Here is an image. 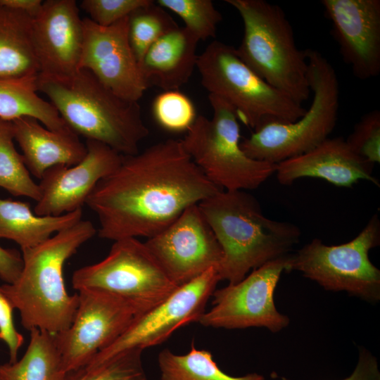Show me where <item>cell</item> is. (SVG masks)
Returning a JSON list of instances; mask_svg holds the SVG:
<instances>
[{"mask_svg":"<svg viewBox=\"0 0 380 380\" xmlns=\"http://www.w3.org/2000/svg\"><path fill=\"white\" fill-rule=\"evenodd\" d=\"M220 190L194 162L182 141L169 139L122 156L118 167L98 182L85 204L98 218L100 238L148 239L186 208Z\"/></svg>","mask_w":380,"mask_h":380,"instance_id":"1","label":"cell"},{"mask_svg":"<svg viewBox=\"0 0 380 380\" xmlns=\"http://www.w3.org/2000/svg\"><path fill=\"white\" fill-rule=\"evenodd\" d=\"M198 205L222 251L217 268L220 281L229 284L289 255L301 235L296 224L265 217L258 200L245 191L220 190Z\"/></svg>","mask_w":380,"mask_h":380,"instance_id":"2","label":"cell"},{"mask_svg":"<svg viewBox=\"0 0 380 380\" xmlns=\"http://www.w3.org/2000/svg\"><path fill=\"white\" fill-rule=\"evenodd\" d=\"M96 233L93 223L81 220L43 243L23 249V265L17 280L1 289L23 327L59 334L67 329L75 317L78 294H69L63 279V267L78 248Z\"/></svg>","mask_w":380,"mask_h":380,"instance_id":"3","label":"cell"},{"mask_svg":"<svg viewBox=\"0 0 380 380\" xmlns=\"http://www.w3.org/2000/svg\"><path fill=\"white\" fill-rule=\"evenodd\" d=\"M36 85L74 133L122 156L137 153L149 134L139 103L116 95L87 70L66 77L39 74Z\"/></svg>","mask_w":380,"mask_h":380,"instance_id":"4","label":"cell"},{"mask_svg":"<svg viewBox=\"0 0 380 380\" xmlns=\"http://www.w3.org/2000/svg\"><path fill=\"white\" fill-rule=\"evenodd\" d=\"M239 13L243 35L236 52L260 77L301 104L311 93L305 50L278 5L265 0H225Z\"/></svg>","mask_w":380,"mask_h":380,"instance_id":"5","label":"cell"},{"mask_svg":"<svg viewBox=\"0 0 380 380\" xmlns=\"http://www.w3.org/2000/svg\"><path fill=\"white\" fill-rule=\"evenodd\" d=\"M305 51L312 93L310 108L294 122H269L254 130L240 143L249 158L278 164L311 151L334 130L340 99L336 72L319 51L310 48Z\"/></svg>","mask_w":380,"mask_h":380,"instance_id":"6","label":"cell"},{"mask_svg":"<svg viewBox=\"0 0 380 380\" xmlns=\"http://www.w3.org/2000/svg\"><path fill=\"white\" fill-rule=\"evenodd\" d=\"M201 81L209 94L224 100L239 120L254 130L272 122L297 120L306 109L260 77L236 48L213 41L198 56Z\"/></svg>","mask_w":380,"mask_h":380,"instance_id":"7","label":"cell"},{"mask_svg":"<svg viewBox=\"0 0 380 380\" xmlns=\"http://www.w3.org/2000/svg\"><path fill=\"white\" fill-rule=\"evenodd\" d=\"M211 118L197 116L183 146L207 179L224 191L255 189L275 173L277 164L249 158L240 146V127L234 108L208 94Z\"/></svg>","mask_w":380,"mask_h":380,"instance_id":"8","label":"cell"},{"mask_svg":"<svg viewBox=\"0 0 380 380\" xmlns=\"http://www.w3.org/2000/svg\"><path fill=\"white\" fill-rule=\"evenodd\" d=\"M380 244L377 213L351 241L328 246L314 239L288 255L286 272L298 271L326 290L344 291L371 303L380 299V270L369 258Z\"/></svg>","mask_w":380,"mask_h":380,"instance_id":"9","label":"cell"},{"mask_svg":"<svg viewBox=\"0 0 380 380\" xmlns=\"http://www.w3.org/2000/svg\"><path fill=\"white\" fill-rule=\"evenodd\" d=\"M74 289H95L129 302L141 315L165 300L178 287L145 242L137 238L115 241L102 260L76 270Z\"/></svg>","mask_w":380,"mask_h":380,"instance_id":"10","label":"cell"},{"mask_svg":"<svg viewBox=\"0 0 380 380\" xmlns=\"http://www.w3.org/2000/svg\"><path fill=\"white\" fill-rule=\"evenodd\" d=\"M287 256L267 262L241 281L215 290L213 307L198 322L205 327L227 329L265 327L272 332L286 327L289 318L277 311L274 293L286 271Z\"/></svg>","mask_w":380,"mask_h":380,"instance_id":"11","label":"cell"},{"mask_svg":"<svg viewBox=\"0 0 380 380\" xmlns=\"http://www.w3.org/2000/svg\"><path fill=\"white\" fill-rule=\"evenodd\" d=\"M77 294L78 305L71 324L56 334L67 374L89 364L138 315L129 302L113 294L95 289H82Z\"/></svg>","mask_w":380,"mask_h":380,"instance_id":"12","label":"cell"},{"mask_svg":"<svg viewBox=\"0 0 380 380\" xmlns=\"http://www.w3.org/2000/svg\"><path fill=\"white\" fill-rule=\"evenodd\" d=\"M220 281L217 268L212 267L178 286L158 305L136 316L125 331L89 363L104 361L127 350H144L158 346L180 327L198 322Z\"/></svg>","mask_w":380,"mask_h":380,"instance_id":"13","label":"cell"},{"mask_svg":"<svg viewBox=\"0 0 380 380\" xmlns=\"http://www.w3.org/2000/svg\"><path fill=\"white\" fill-rule=\"evenodd\" d=\"M145 244L178 286L217 268L222 258L221 247L198 204L186 208Z\"/></svg>","mask_w":380,"mask_h":380,"instance_id":"14","label":"cell"},{"mask_svg":"<svg viewBox=\"0 0 380 380\" xmlns=\"http://www.w3.org/2000/svg\"><path fill=\"white\" fill-rule=\"evenodd\" d=\"M128 19L103 27L83 18L84 39L79 69L91 72L120 97L138 102L146 90L128 37Z\"/></svg>","mask_w":380,"mask_h":380,"instance_id":"15","label":"cell"},{"mask_svg":"<svg viewBox=\"0 0 380 380\" xmlns=\"http://www.w3.org/2000/svg\"><path fill=\"white\" fill-rule=\"evenodd\" d=\"M87 153L72 166L47 170L38 184L40 198L34 208L38 215H61L82 209L98 182L120 164L122 155L93 140L86 141Z\"/></svg>","mask_w":380,"mask_h":380,"instance_id":"16","label":"cell"},{"mask_svg":"<svg viewBox=\"0 0 380 380\" xmlns=\"http://www.w3.org/2000/svg\"><path fill=\"white\" fill-rule=\"evenodd\" d=\"M331 33L354 76L365 80L380 73V1L322 0Z\"/></svg>","mask_w":380,"mask_h":380,"instance_id":"17","label":"cell"},{"mask_svg":"<svg viewBox=\"0 0 380 380\" xmlns=\"http://www.w3.org/2000/svg\"><path fill=\"white\" fill-rule=\"evenodd\" d=\"M32 37L39 74L66 77L78 70L84 30L76 1H43L32 18Z\"/></svg>","mask_w":380,"mask_h":380,"instance_id":"18","label":"cell"},{"mask_svg":"<svg viewBox=\"0 0 380 380\" xmlns=\"http://www.w3.org/2000/svg\"><path fill=\"white\" fill-rule=\"evenodd\" d=\"M374 164L354 153L341 137L328 138L311 151L277 164L280 184L289 186L297 179L310 177L337 186L350 187L360 180L379 186L373 175Z\"/></svg>","mask_w":380,"mask_h":380,"instance_id":"19","label":"cell"},{"mask_svg":"<svg viewBox=\"0 0 380 380\" xmlns=\"http://www.w3.org/2000/svg\"><path fill=\"white\" fill-rule=\"evenodd\" d=\"M11 122L13 138L22 151L25 164L30 173L39 179L49 168L74 165L87 153L86 145L73 132L51 130L30 117Z\"/></svg>","mask_w":380,"mask_h":380,"instance_id":"20","label":"cell"},{"mask_svg":"<svg viewBox=\"0 0 380 380\" xmlns=\"http://www.w3.org/2000/svg\"><path fill=\"white\" fill-rule=\"evenodd\" d=\"M199 40L186 28L178 27L155 42L139 64L147 87L179 90L196 65Z\"/></svg>","mask_w":380,"mask_h":380,"instance_id":"21","label":"cell"},{"mask_svg":"<svg viewBox=\"0 0 380 380\" xmlns=\"http://www.w3.org/2000/svg\"><path fill=\"white\" fill-rule=\"evenodd\" d=\"M32 22L29 15L0 4V80L31 78L39 75Z\"/></svg>","mask_w":380,"mask_h":380,"instance_id":"22","label":"cell"},{"mask_svg":"<svg viewBox=\"0 0 380 380\" xmlns=\"http://www.w3.org/2000/svg\"><path fill=\"white\" fill-rule=\"evenodd\" d=\"M82 217V209L57 216L38 215L26 202L0 198V239L15 241L21 250L32 248L77 223Z\"/></svg>","mask_w":380,"mask_h":380,"instance_id":"23","label":"cell"},{"mask_svg":"<svg viewBox=\"0 0 380 380\" xmlns=\"http://www.w3.org/2000/svg\"><path fill=\"white\" fill-rule=\"evenodd\" d=\"M20 360L0 365V380H65V370L56 334L34 329Z\"/></svg>","mask_w":380,"mask_h":380,"instance_id":"24","label":"cell"},{"mask_svg":"<svg viewBox=\"0 0 380 380\" xmlns=\"http://www.w3.org/2000/svg\"><path fill=\"white\" fill-rule=\"evenodd\" d=\"M37 77L0 80V118L13 121L23 117H30L51 130L72 132L53 106L38 94Z\"/></svg>","mask_w":380,"mask_h":380,"instance_id":"25","label":"cell"},{"mask_svg":"<svg viewBox=\"0 0 380 380\" xmlns=\"http://www.w3.org/2000/svg\"><path fill=\"white\" fill-rule=\"evenodd\" d=\"M161 380H265L257 373L241 376L226 374L218 367L210 352L199 350L192 343L186 354L164 349L158 356Z\"/></svg>","mask_w":380,"mask_h":380,"instance_id":"26","label":"cell"},{"mask_svg":"<svg viewBox=\"0 0 380 380\" xmlns=\"http://www.w3.org/2000/svg\"><path fill=\"white\" fill-rule=\"evenodd\" d=\"M11 121L0 118V187L15 196H25L36 202L40 189L31 177L23 158L13 143Z\"/></svg>","mask_w":380,"mask_h":380,"instance_id":"27","label":"cell"},{"mask_svg":"<svg viewBox=\"0 0 380 380\" xmlns=\"http://www.w3.org/2000/svg\"><path fill=\"white\" fill-rule=\"evenodd\" d=\"M178 27L165 8L154 1L134 11L129 15L128 37L138 63L155 42Z\"/></svg>","mask_w":380,"mask_h":380,"instance_id":"28","label":"cell"},{"mask_svg":"<svg viewBox=\"0 0 380 380\" xmlns=\"http://www.w3.org/2000/svg\"><path fill=\"white\" fill-rule=\"evenodd\" d=\"M142 352L127 350L104 361L89 363L68 373L65 380H148Z\"/></svg>","mask_w":380,"mask_h":380,"instance_id":"29","label":"cell"},{"mask_svg":"<svg viewBox=\"0 0 380 380\" xmlns=\"http://www.w3.org/2000/svg\"><path fill=\"white\" fill-rule=\"evenodd\" d=\"M156 2L180 17L184 27L199 41L215 37L217 26L222 18L212 1L158 0Z\"/></svg>","mask_w":380,"mask_h":380,"instance_id":"30","label":"cell"},{"mask_svg":"<svg viewBox=\"0 0 380 380\" xmlns=\"http://www.w3.org/2000/svg\"><path fill=\"white\" fill-rule=\"evenodd\" d=\"M153 113L161 127L172 132L187 131L196 118L194 103L179 90L158 95L153 103Z\"/></svg>","mask_w":380,"mask_h":380,"instance_id":"31","label":"cell"},{"mask_svg":"<svg viewBox=\"0 0 380 380\" xmlns=\"http://www.w3.org/2000/svg\"><path fill=\"white\" fill-rule=\"evenodd\" d=\"M350 149L373 163H380V111L371 110L363 115L345 139Z\"/></svg>","mask_w":380,"mask_h":380,"instance_id":"32","label":"cell"},{"mask_svg":"<svg viewBox=\"0 0 380 380\" xmlns=\"http://www.w3.org/2000/svg\"><path fill=\"white\" fill-rule=\"evenodd\" d=\"M151 0H83L80 7L89 15L94 23L110 26L129 16L137 8L148 4Z\"/></svg>","mask_w":380,"mask_h":380,"instance_id":"33","label":"cell"},{"mask_svg":"<svg viewBox=\"0 0 380 380\" xmlns=\"http://www.w3.org/2000/svg\"><path fill=\"white\" fill-rule=\"evenodd\" d=\"M13 307L0 286V339L7 346L9 362L18 360V354L24 342L23 336L18 331L13 319Z\"/></svg>","mask_w":380,"mask_h":380,"instance_id":"34","label":"cell"},{"mask_svg":"<svg viewBox=\"0 0 380 380\" xmlns=\"http://www.w3.org/2000/svg\"><path fill=\"white\" fill-rule=\"evenodd\" d=\"M23 265L22 255L13 249L0 246V278L6 284H13L18 278Z\"/></svg>","mask_w":380,"mask_h":380,"instance_id":"35","label":"cell"},{"mask_svg":"<svg viewBox=\"0 0 380 380\" xmlns=\"http://www.w3.org/2000/svg\"><path fill=\"white\" fill-rule=\"evenodd\" d=\"M343 380H380L377 360L367 350L360 349L358 362L354 371Z\"/></svg>","mask_w":380,"mask_h":380,"instance_id":"36","label":"cell"},{"mask_svg":"<svg viewBox=\"0 0 380 380\" xmlns=\"http://www.w3.org/2000/svg\"><path fill=\"white\" fill-rule=\"evenodd\" d=\"M41 0H0V4L26 13L33 18L39 12Z\"/></svg>","mask_w":380,"mask_h":380,"instance_id":"37","label":"cell"}]
</instances>
